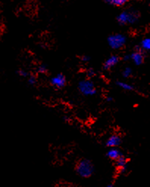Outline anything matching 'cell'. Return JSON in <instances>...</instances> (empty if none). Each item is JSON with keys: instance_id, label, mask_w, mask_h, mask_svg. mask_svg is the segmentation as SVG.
I'll return each mask as SVG.
<instances>
[{"instance_id": "19", "label": "cell", "mask_w": 150, "mask_h": 187, "mask_svg": "<svg viewBox=\"0 0 150 187\" xmlns=\"http://www.w3.org/2000/svg\"><path fill=\"white\" fill-rule=\"evenodd\" d=\"M81 61H83V62H87V61H89V58L87 55H83V56L81 57Z\"/></svg>"}, {"instance_id": "12", "label": "cell", "mask_w": 150, "mask_h": 187, "mask_svg": "<svg viewBox=\"0 0 150 187\" xmlns=\"http://www.w3.org/2000/svg\"><path fill=\"white\" fill-rule=\"evenodd\" d=\"M117 85L118 86V87H120V88L124 89V90L125 91H133L134 89V86L132 85L131 84H128V83L127 82H120V81H118L117 82Z\"/></svg>"}, {"instance_id": "2", "label": "cell", "mask_w": 150, "mask_h": 187, "mask_svg": "<svg viewBox=\"0 0 150 187\" xmlns=\"http://www.w3.org/2000/svg\"><path fill=\"white\" fill-rule=\"evenodd\" d=\"M76 171L81 177L87 178L94 172V167L92 162L88 159H82L76 167Z\"/></svg>"}, {"instance_id": "6", "label": "cell", "mask_w": 150, "mask_h": 187, "mask_svg": "<svg viewBox=\"0 0 150 187\" xmlns=\"http://www.w3.org/2000/svg\"><path fill=\"white\" fill-rule=\"evenodd\" d=\"M119 60H120V58H119L118 56H117V55H112V56L109 57L105 61L104 64H103V68H104V69H106V70L112 69V67H114L119 62Z\"/></svg>"}, {"instance_id": "16", "label": "cell", "mask_w": 150, "mask_h": 187, "mask_svg": "<svg viewBox=\"0 0 150 187\" xmlns=\"http://www.w3.org/2000/svg\"><path fill=\"white\" fill-rule=\"evenodd\" d=\"M28 82H29V84L31 85H33L37 82L36 77L33 76V75H30L28 78Z\"/></svg>"}, {"instance_id": "9", "label": "cell", "mask_w": 150, "mask_h": 187, "mask_svg": "<svg viewBox=\"0 0 150 187\" xmlns=\"http://www.w3.org/2000/svg\"><path fill=\"white\" fill-rule=\"evenodd\" d=\"M116 165H117V168H119L120 172H124L127 170V159H125L123 155H121L116 160Z\"/></svg>"}, {"instance_id": "1", "label": "cell", "mask_w": 150, "mask_h": 187, "mask_svg": "<svg viewBox=\"0 0 150 187\" xmlns=\"http://www.w3.org/2000/svg\"><path fill=\"white\" fill-rule=\"evenodd\" d=\"M140 15L137 11H124L117 17V21L120 25L135 24L138 21Z\"/></svg>"}, {"instance_id": "18", "label": "cell", "mask_w": 150, "mask_h": 187, "mask_svg": "<svg viewBox=\"0 0 150 187\" xmlns=\"http://www.w3.org/2000/svg\"><path fill=\"white\" fill-rule=\"evenodd\" d=\"M18 75L21 77H27V75H28V73H27L25 70H24V69H20V70H18Z\"/></svg>"}, {"instance_id": "15", "label": "cell", "mask_w": 150, "mask_h": 187, "mask_svg": "<svg viewBox=\"0 0 150 187\" xmlns=\"http://www.w3.org/2000/svg\"><path fill=\"white\" fill-rule=\"evenodd\" d=\"M38 72H40V73H46V72H47V68H46V66H45V65H40V66L38 67L37 69Z\"/></svg>"}, {"instance_id": "11", "label": "cell", "mask_w": 150, "mask_h": 187, "mask_svg": "<svg viewBox=\"0 0 150 187\" xmlns=\"http://www.w3.org/2000/svg\"><path fill=\"white\" fill-rule=\"evenodd\" d=\"M103 1L113 6H122L126 4L129 0H103Z\"/></svg>"}, {"instance_id": "22", "label": "cell", "mask_w": 150, "mask_h": 187, "mask_svg": "<svg viewBox=\"0 0 150 187\" xmlns=\"http://www.w3.org/2000/svg\"><path fill=\"white\" fill-rule=\"evenodd\" d=\"M106 187H114L112 186V185H109V186H107Z\"/></svg>"}, {"instance_id": "5", "label": "cell", "mask_w": 150, "mask_h": 187, "mask_svg": "<svg viewBox=\"0 0 150 187\" xmlns=\"http://www.w3.org/2000/svg\"><path fill=\"white\" fill-rule=\"evenodd\" d=\"M50 82L52 85L54 87L58 88H63L66 84V78L63 74H58L55 76L52 77L50 80Z\"/></svg>"}, {"instance_id": "17", "label": "cell", "mask_w": 150, "mask_h": 187, "mask_svg": "<svg viewBox=\"0 0 150 187\" xmlns=\"http://www.w3.org/2000/svg\"><path fill=\"white\" fill-rule=\"evenodd\" d=\"M86 75H87V76L89 77V78L93 77L94 75H95V71L93 70V69L90 68V69H88L87 72H86Z\"/></svg>"}, {"instance_id": "20", "label": "cell", "mask_w": 150, "mask_h": 187, "mask_svg": "<svg viewBox=\"0 0 150 187\" xmlns=\"http://www.w3.org/2000/svg\"><path fill=\"white\" fill-rule=\"evenodd\" d=\"M130 55H125L124 57V61H128V60L130 59Z\"/></svg>"}, {"instance_id": "7", "label": "cell", "mask_w": 150, "mask_h": 187, "mask_svg": "<svg viewBox=\"0 0 150 187\" xmlns=\"http://www.w3.org/2000/svg\"><path fill=\"white\" fill-rule=\"evenodd\" d=\"M121 143V139L118 135H112L111 137H109V139L106 141V146L109 148H114L117 147V146L120 144Z\"/></svg>"}, {"instance_id": "4", "label": "cell", "mask_w": 150, "mask_h": 187, "mask_svg": "<svg viewBox=\"0 0 150 187\" xmlns=\"http://www.w3.org/2000/svg\"><path fill=\"white\" fill-rule=\"evenodd\" d=\"M78 89L85 96H92L96 94L95 85L91 80H82L78 84Z\"/></svg>"}, {"instance_id": "21", "label": "cell", "mask_w": 150, "mask_h": 187, "mask_svg": "<svg viewBox=\"0 0 150 187\" xmlns=\"http://www.w3.org/2000/svg\"><path fill=\"white\" fill-rule=\"evenodd\" d=\"M106 101H108V102H111V101H112V97H108L107 98H106Z\"/></svg>"}, {"instance_id": "3", "label": "cell", "mask_w": 150, "mask_h": 187, "mask_svg": "<svg viewBox=\"0 0 150 187\" xmlns=\"http://www.w3.org/2000/svg\"><path fill=\"white\" fill-rule=\"evenodd\" d=\"M127 38L121 33H115L110 35L107 38V42L110 48L114 50L121 48L126 43Z\"/></svg>"}, {"instance_id": "10", "label": "cell", "mask_w": 150, "mask_h": 187, "mask_svg": "<svg viewBox=\"0 0 150 187\" xmlns=\"http://www.w3.org/2000/svg\"><path fill=\"white\" fill-rule=\"evenodd\" d=\"M122 155V153L116 147L110 148L109 151L107 152V156L109 159H113V160H117L119 157Z\"/></svg>"}, {"instance_id": "13", "label": "cell", "mask_w": 150, "mask_h": 187, "mask_svg": "<svg viewBox=\"0 0 150 187\" xmlns=\"http://www.w3.org/2000/svg\"><path fill=\"white\" fill-rule=\"evenodd\" d=\"M140 49L143 51H149L150 49V38H145L142 40L140 46Z\"/></svg>"}, {"instance_id": "14", "label": "cell", "mask_w": 150, "mask_h": 187, "mask_svg": "<svg viewBox=\"0 0 150 187\" xmlns=\"http://www.w3.org/2000/svg\"><path fill=\"white\" fill-rule=\"evenodd\" d=\"M131 74H132V69L130 67H126L122 72V75L124 78H128V77L131 76Z\"/></svg>"}, {"instance_id": "8", "label": "cell", "mask_w": 150, "mask_h": 187, "mask_svg": "<svg viewBox=\"0 0 150 187\" xmlns=\"http://www.w3.org/2000/svg\"><path fill=\"white\" fill-rule=\"evenodd\" d=\"M130 58L132 60L133 62L137 66L141 65L143 63V61H144V55L140 51H136V52H133L132 55L130 56Z\"/></svg>"}]
</instances>
